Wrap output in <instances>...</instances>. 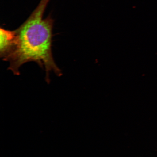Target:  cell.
Instances as JSON below:
<instances>
[{"label":"cell","mask_w":157,"mask_h":157,"mask_svg":"<svg viewBox=\"0 0 157 157\" xmlns=\"http://www.w3.org/2000/svg\"><path fill=\"white\" fill-rule=\"evenodd\" d=\"M49 0H42L32 14L15 31L13 44L8 54L3 60L8 62L9 69L16 75L23 64L36 62L46 71L47 83L50 82V72L58 76L62 72L54 61L52 51L54 21L50 17L43 18Z\"/></svg>","instance_id":"cell-1"},{"label":"cell","mask_w":157,"mask_h":157,"mask_svg":"<svg viewBox=\"0 0 157 157\" xmlns=\"http://www.w3.org/2000/svg\"><path fill=\"white\" fill-rule=\"evenodd\" d=\"M0 56L3 59L8 54L12 46L15 36V31L0 29Z\"/></svg>","instance_id":"cell-2"}]
</instances>
